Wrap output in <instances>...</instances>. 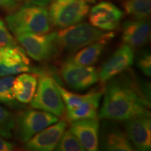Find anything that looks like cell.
Listing matches in <instances>:
<instances>
[{"label": "cell", "mask_w": 151, "mask_h": 151, "mask_svg": "<svg viewBox=\"0 0 151 151\" xmlns=\"http://www.w3.org/2000/svg\"><path fill=\"white\" fill-rule=\"evenodd\" d=\"M59 73L66 86L75 91L86 90L99 81L96 68L76 65L68 59L61 65Z\"/></svg>", "instance_id": "ba28073f"}, {"label": "cell", "mask_w": 151, "mask_h": 151, "mask_svg": "<svg viewBox=\"0 0 151 151\" xmlns=\"http://www.w3.org/2000/svg\"><path fill=\"white\" fill-rule=\"evenodd\" d=\"M65 120L55 122L52 126H48L38 132L25 143L27 150L35 151H52L55 150L62 134L67 128Z\"/></svg>", "instance_id": "4fadbf2b"}, {"label": "cell", "mask_w": 151, "mask_h": 151, "mask_svg": "<svg viewBox=\"0 0 151 151\" xmlns=\"http://www.w3.org/2000/svg\"><path fill=\"white\" fill-rule=\"evenodd\" d=\"M99 150H134L127 134L113 120H103L99 130Z\"/></svg>", "instance_id": "30bf717a"}, {"label": "cell", "mask_w": 151, "mask_h": 151, "mask_svg": "<svg viewBox=\"0 0 151 151\" xmlns=\"http://www.w3.org/2000/svg\"><path fill=\"white\" fill-rule=\"evenodd\" d=\"M14 45H17L16 41L4 22L0 20V48Z\"/></svg>", "instance_id": "d4e9b609"}, {"label": "cell", "mask_w": 151, "mask_h": 151, "mask_svg": "<svg viewBox=\"0 0 151 151\" xmlns=\"http://www.w3.org/2000/svg\"><path fill=\"white\" fill-rule=\"evenodd\" d=\"M85 2H89V3H94L97 1V0H82Z\"/></svg>", "instance_id": "f1b7e54d"}, {"label": "cell", "mask_w": 151, "mask_h": 151, "mask_svg": "<svg viewBox=\"0 0 151 151\" xmlns=\"http://www.w3.org/2000/svg\"><path fill=\"white\" fill-rule=\"evenodd\" d=\"M18 5L17 0H0V8L9 12L16 10Z\"/></svg>", "instance_id": "484cf974"}, {"label": "cell", "mask_w": 151, "mask_h": 151, "mask_svg": "<svg viewBox=\"0 0 151 151\" xmlns=\"http://www.w3.org/2000/svg\"><path fill=\"white\" fill-rule=\"evenodd\" d=\"M59 120L52 113L34 109L21 111L16 118L14 131L17 139L25 143L38 132Z\"/></svg>", "instance_id": "52a82bcc"}, {"label": "cell", "mask_w": 151, "mask_h": 151, "mask_svg": "<svg viewBox=\"0 0 151 151\" xmlns=\"http://www.w3.org/2000/svg\"><path fill=\"white\" fill-rule=\"evenodd\" d=\"M49 6L51 24L63 29L79 23L89 12V5L82 0H54Z\"/></svg>", "instance_id": "8992f818"}, {"label": "cell", "mask_w": 151, "mask_h": 151, "mask_svg": "<svg viewBox=\"0 0 151 151\" xmlns=\"http://www.w3.org/2000/svg\"><path fill=\"white\" fill-rule=\"evenodd\" d=\"M104 90H94L88 92V97L81 104L76 108L65 111L69 122L84 119L98 118V109Z\"/></svg>", "instance_id": "e0dca14e"}, {"label": "cell", "mask_w": 151, "mask_h": 151, "mask_svg": "<svg viewBox=\"0 0 151 151\" xmlns=\"http://www.w3.org/2000/svg\"><path fill=\"white\" fill-rule=\"evenodd\" d=\"M124 9L135 19H146L151 11V0H123Z\"/></svg>", "instance_id": "ffe728a7"}, {"label": "cell", "mask_w": 151, "mask_h": 151, "mask_svg": "<svg viewBox=\"0 0 151 151\" xmlns=\"http://www.w3.org/2000/svg\"><path fill=\"white\" fill-rule=\"evenodd\" d=\"M16 117L11 111L0 106V135L4 139H10L14 131Z\"/></svg>", "instance_id": "603a6c76"}, {"label": "cell", "mask_w": 151, "mask_h": 151, "mask_svg": "<svg viewBox=\"0 0 151 151\" xmlns=\"http://www.w3.org/2000/svg\"><path fill=\"white\" fill-rule=\"evenodd\" d=\"M150 117H137L124 121L128 138L138 150L148 151L151 148Z\"/></svg>", "instance_id": "5bb4252c"}, {"label": "cell", "mask_w": 151, "mask_h": 151, "mask_svg": "<svg viewBox=\"0 0 151 151\" xmlns=\"http://www.w3.org/2000/svg\"><path fill=\"white\" fill-rule=\"evenodd\" d=\"M7 26L14 35L48 33L51 29L48 11L44 6L27 3L6 18Z\"/></svg>", "instance_id": "7a4b0ae2"}, {"label": "cell", "mask_w": 151, "mask_h": 151, "mask_svg": "<svg viewBox=\"0 0 151 151\" xmlns=\"http://www.w3.org/2000/svg\"><path fill=\"white\" fill-rule=\"evenodd\" d=\"M41 69L31 67L24 50L18 45L0 48V76H14L24 72L37 74Z\"/></svg>", "instance_id": "9c48e42d"}, {"label": "cell", "mask_w": 151, "mask_h": 151, "mask_svg": "<svg viewBox=\"0 0 151 151\" xmlns=\"http://www.w3.org/2000/svg\"><path fill=\"white\" fill-rule=\"evenodd\" d=\"M114 36L112 32H104L86 22H79L57 32L60 48L69 52H74L97 41H110Z\"/></svg>", "instance_id": "3957f363"}, {"label": "cell", "mask_w": 151, "mask_h": 151, "mask_svg": "<svg viewBox=\"0 0 151 151\" xmlns=\"http://www.w3.org/2000/svg\"><path fill=\"white\" fill-rule=\"evenodd\" d=\"M136 65L138 69L147 77L151 75V56L148 50H143L138 54L136 58Z\"/></svg>", "instance_id": "cb8c5ba5"}, {"label": "cell", "mask_w": 151, "mask_h": 151, "mask_svg": "<svg viewBox=\"0 0 151 151\" xmlns=\"http://www.w3.org/2000/svg\"><path fill=\"white\" fill-rule=\"evenodd\" d=\"M99 118L84 119L71 122V132L88 151L99 150Z\"/></svg>", "instance_id": "9a60e30c"}, {"label": "cell", "mask_w": 151, "mask_h": 151, "mask_svg": "<svg viewBox=\"0 0 151 151\" xmlns=\"http://www.w3.org/2000/svg\"><path fill=\"white\" fill-rule=\"evenodd\" d=\"M37 76L39 80L37 90L31 101V107L52 113L57 117H62L65 113L66 109L56 81L51 74L43 69Z\"/></svg>", "instance_id": "277c9868"}, {"label": "cell", "mask_w": 151, "mask_h": 151, "mask_svg": "<svg viewBox=\"0 0 151 151\" xmlns=\"http://www.w3.org/2000/svg\"><path fill=\"white\" fill-rule=\"evenodd\" d=\"M109 42V41L108 40H102L92 43L89 46L81 48L76 54L71 56L68 60L76 65L93 66L99 60L106 46Z\"/></svg>", "instance_id": "d6986e66"}, {"label": "cell", "mask_w": 151, "mask_h": 151, "mask_svg": "<svg viewBox=\"0 0 151 151\" xmlns=\"http://www.w3.org/2000/svg\"><path fill=\"white\" fill-rule=\"evenodd\" d=\"M15 77L6 76L0 78V104L10 107L18 106V101L15 97L13 83Z\"/></svg>", "instance_id": "44dd1931"}, {"label": "cell", "mask_w": 151, "mask_h": 151, "mask_svg": "<svg viewBox=\"0 0 151 151\" xmlns=\"http://www.w3.org/2000/svg\"><path fill=\"white\" fill-rule=\"evenodd\" d=\"M37 76L33 73L24 72L16 77L13 90L17 101L25 104L31 103L37 90Z\"/></svg>", "instance_id": "ac0fdd59"}, {"label": "cell", "mask_w": 151, "mask_h": 151, "mask_svg": "<svg viewBox=\"0 0 151 151\" xmlns=\"http://www.w3.org/2000/svg\"><path fill=\"white\" fill-rule=\"evenodd\" d=\"M26 1H27V3L41 6H46L50 4L54 0H26Z\"/></svg>", "instance_id": "83f0119b"}, {"label": "cell", "mask_w": 151, "mask_h": 151, "mask_svg": "<svg viewBox=\"0 0 151 151\" xmlns=\"http://www.w3.org/2000/svg\"><path fill=\"white\" fill-rule=\"evenodd\" d=\"M16 38L26 53L36 61H52L60 54L57 32L23 34Z\"/></svg>", "instance_id": "5b68a950"}, {"label": "cell", "mask_w": 151, "mask_h": 151, "mask_svg": "<svg viewBox=\"0 0 151 151\" xmlns=\"http://www.w3.org/2000/svg\"><path fill=\"white\" fill-rule=\"evenodd\" d=\"M57 151H85L86 149L70 129L65 131L58 145Z\"/></svg>", "instance_id": "7402d4cb"}, {"label": "cell", "mask_w": 151, "mask_h": 151, "mask_svg": "<svg viewBox=\"0 0 151 151\" xmlns=\"http://www.w3.org/2000/svg\"><path fill=\"white\" fill-rule=\"evenodd\" d=\"M150 35V25L146 19H134L124 22L122 41L133 49L141 48L148 43Z\"/></svg>", "instance_id": "2e32d148"}, {"label": "cell", "mask_w": 151, "mask_h": 151, "mask_svg": "<svg viewBox=\"0 0 151 151\" xmlns=\"http://www.w3.org/2000/svg\"><path fill=\"white\" fill-rule=\"evenodd\" d=\"M14 149L13 143L6 141L0 135V151H11Z\"/></svg>", "instance_id": "4316f807"}, {"label": "cell", "mask_w": 151, "mask_h": 151, "mask_svg": "<svg viewBox=\"0 0 151 151\" xmlns=\"http://www.w3.org/2000/svg\"><path fill=\"white\" fill-rule=\"evenodd\" d=\"M124 13L109 1H102L91 9L89 21L92 26L104 31H113L118 28Z\"/></svg>", "instance_id": "7c38bea8"}, {"label": "cell", "mask_w": 151, "mask_h": 151, "mask_svg": "<svg viewBox=\"0 0 151 151\" xmlns=\"http://www.w3.org/2000/svg\"><path fill=\"white\" fill-rule=\"evenodd\" d=\"M106 83L98 118L124 122L150 117V83L138 80L133 72L126 71Z\"/></svg>", "instance_id": "6da1fadb"}, {"label": "cell", "mask_w": 151, "mask_h": 151, "mask_svg": "<svg viewBox=\"0 0 151 151\" xmlns=\"http://www.w3.org/2000/svg\"><path fill=\"white\" fill-rule=\"evenodd\" d=\"M135 54L134 49L122 44L113 52L98 71L99 81L106 83L111 79L127 71L134 64Z\"/></svg>", "instance_id": "8fae6325"}]
</instances>
